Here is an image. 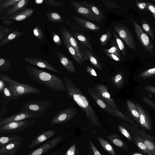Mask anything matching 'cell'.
Returning <instances> with one entry per match:
<instances>
[{
  "instance_id": "obj_7",
  "label": "cell",
  "mask_w": 155,
  "mask_h": 155,
  "mask_svg": "<svg viewBox=\"0 0 155 155\" xmlns=\"http://www.w3.org/2000/svg\"><path fill=\"white\" fill-rule=\"evenodd\" d=\"M70 3L74 8L77 13L87 19L98 23L102 21L103 20L98 17L90 9L80 2L72 0L70 2Z\"/></svg>"
},
{
  "instance_id": "obj_33",
  "label": "cell",
  "mask_w": 155,
  "mask_h": 155,
  "mask_svg": "<svg viewBox=\"0 0 155 155\" xmlns=\"http://www.w3.org/2000/svg\"><path fill=\"white\" fill-rule=\"evenodd\" d=\"M127 106L135 120L140 124V114L135 104L132 102L127 101L126 102Z\"/></svg>"
},
{
  "instance_id": "obj_46",
  "label": "cell",
  "mask_w": 155,
  "mask_h": 155,
  "mask_svg": "<svg viewBox=\"0 0 155 155\" xmlns=\"http://www.w3.org/2000/svg\"><path fill=\"white\" fill-rule=\"evenodd\" d=\"M64 155H77L75 143L73 144L68 149Z\"/></svg>"
},
{
  "instance_id": "obj_1",
  "label": "cell",
  "mask_w": 155,
  "mask_h": 155,
  "mask_svg": "<svg viewBox=\"0 0 155 155\" xmlns=\"http://www.w3.org/2000/svg\"><path fill=\"white\" fill-rule=\"evenodd\" d=\"M65 82L66 90L68 96L72 98L85 111L91 124L93 125L100 126L101 124L89 101L79 88L76 87L69 79L63 78Z\"/></svg>"
},
{
  "instance_id": "obj_39",
  "label": "cell",
  "mask_w": 155,
  "mask_h": 155,
  "mask_svg": "<svg viewBox=\"0 0 155 155\" xmlns=\"http://www.w3.org/2000/svg\"><path fill=\"white\" fill-rule=\"evenodd\" d=\"M112 36V32L110 30L107 31L101 37L100 39V44L102 47L105 46L110 39Z\"/></svg>"
},
{
  "instance_id": "obj_20",
  "label": "cell",
  "mask_w": 155,
  "mask_h": 155,
  "mask_svg": "<svg viewBox=\"0 0 155 155\" xmlns=\"http://www.w3.org/2000/svg\"><path fill=\"white\" fill-rule=\"evenodd\" d=\"M97 93L111 107L116 110H118L113 100L111 98L110 95L106 87L102 84H97L95 86Z\"/></svg>"
},
{
  "instance_id": "obj_4",
  "label": "cell",
  "mask_w": 155,
  "mask_h": 155,
  "mask_svg": "<svg viewBox=\"0 0 155 155\" xmlns=\"http://www.w3.org/2000/svg\"><path fill=\"white\" fill-rule=\"evenodd\" d=\"M33 119L11 122L0 126V134L14 133L22 132L34 124Z\"/></svg>"
},
{
  "instance_id": "obj_45",
  "label": "cell",
  "mask_w": 155,
  "mask_h": 155,
  "mask_svg": "<svg viewBox=\"0 0 155 155\" xmlns=\"http://www.w3.org/2000/svg\"><path fill=\"white\" fill-rule=\"evenodd\" d=\"M33 33L35 36L38 39L42 40L43 39V34L40 27H35L33 30Z\"/></svg>"
},
{
  "instance_id": "obj_41",
  "label": "cell",
  "mask_w": 155,
  "mask_h": 155,
  "mask_svg": "<svg viewBox=\"0 0 155 155\" xmlns=\"http://www.w3.org/2000/svg\"><path fill=\"white\" fill-rule=\"evenodd\" d=\"M20 0H1L0 2V9L1 10L13 6L19 2Z\"/></svg>"
},
{
  "instance_id": "obj_15",
  "label": "cell",
  "mask_w": 155,
  "mask_h": 155,
  "mask_svg": "<svg viewBox=\"0 0 155 155\" xmlns=\"http://www.w3.org/2000/svg\"><path fill=\"white\" fill-rule=\"evenodd\" d=\"M24 60L29 63L40 68H45L56 73H59V71L52 66L47 61L38 58H25Z\"/></svg>"
},
{
  "instance_id": "obj_23",
  "label": "cell",
  "mask_w": 155,
  "mask_h": 155,
  "mask_svg": "<svg viewBox=\"0 0 155 155\" xmlns=\"http://www.w3.org/2000/svg\"><path fill=\"white\" fill-rule=\"evenodd\" d=\"M72 34L74 38L81 44L92 51H93L92 45L90 41V39L87 35L82 32L75 31H72Z\"/></svg>"
},
{
  "instance_id": "obj_38",
  "label": "cell",
  "mask_w": 155,
  "mask_h": 155,
  "mask_svg": "<svg viewBox=\"0 0 155 155\" xmlns=\"http://www.w3.org/2000/svg\"><path fill=\"white\" fill-rule=\"evenodd\" d=\"M113 35L122 54L123 56H126L127 49L123 42L115 32H113Z\"/></svg>"
},
{
  "instance_id": "obj_26",
  "label": "cell",
  "mask_w": 155,
  "mask_h": 155,
  "mask_svg": "<svg viewBox=\"0 0 155 155\" xmlns=\"http://www.w3.org/2000/svg\"><path fill=\"white\" fill-rule=\"evenodd\" d=\"M29 1L20 0L12 6L6 13V15L15 14L18 11L24 9Z\"/></svg>"
},
{
  "instance_id": "obj_55",
  "label": "cell",
  "mask_w": 155,
  "mask_h": 155,
  "mask_svg": "<svg viewBox=\"0 0 155 155\" xmlns=\"http://www.w3.org/2000/svg\"><path fill=\"white\" fill-rule=\"evenodd\" d=\"M86 69L87 71L91 75L94 76H97V74L94 69L88 66H87Z\"/></svg>"
},
{
  "instance_id": "obj_3",
  "label": "cell",
  "mask_w": 155,
  "mask_h": 155,
  "mask_svg": "<svg viewBox=\"0 0 155 155\" xmlns=\"http://www.w3.org/2000/svg\"><path fill=\"white\" fill-rule=\"evenodd\" d=\"M0 79L3 80L12 88L14 94V100H17L19 98L26 95L41 93V92L38 89L27 84L17 82L8 75L1 73Z\"/></svg>"
},
{
  "instance_id": "obj_44",
  "label": "cell",
  "mask_w": 155,
  "mask_h": 155,
  "mask_svg": "<svg viewBox=\"0 0 155 155\" xmlns=\"http://www.w3.org/2000/svg\"><path fill=\"white\" fill-rule=\"evenodd\" d=\"M11 29L8 28L0 26V41H2L4 37H6L10 32Z\"/></svg>"
},
{
  "instance_id": "obj_56",
  "label": "cell",
  "mask_w": 155,
  "mask_h": 155,
  "mask_svg": "<svg viewBox=\"0 0 155 155\" xmlns=\"http://www.w3.org/2000/svg\"><path fill=\"white\" fill-rule=\"evenodd\" d=\"M7 107H6L5 106V103L4 104V106H2L1 105L0 107V118H2V116L5 113L7 110Z\"/></svg>"
},
{
  "instance_id": "obj_53",
  "label": "cell",
  "mask_w": 155,
  "mask_h": 155,
  "mask_svg": "<svg viewBox=\"0 0 155 155\" xmlns=\"http://www.w3.org/2000/svg\"><path fill=\"white\" fill-rule=\"evenodd\" d=\"M102 51L107 56L109 57L110 58L116 61H120V59L116 55L112 54L109 53L104 51Z\"/></svg>"
},
{
  "instance_id": "obj_13",
  "label": "cell",
  "mask_w": 155,
  "mask_h": 155,
  "mask_svg": "<svg viewBox=\"0 0 155 155\" xmlns=\"http://www.w3.org/2000/svg\"><path fill=\"white\" fill-rule=\"evenodd\" d=\"M72 110L68 108L57 113L49 122L51 126L61 124L70 120L72 117Z\"/></svg>"
},
{
  "instance_id": "obj_49",
  "label": "cell",
  "mask_w": 155,
  "mask_h": 155,
  "mask_svg": "<svg viewBox=\"0 0 155 155\" xmlns=\"http://www.w3.org/2000/svg\"><path fill=\"white\" fill-rule=\"evenodd\" d=\"M52 38L54 41L59 46H61L62 44L61 40L58 35L54 31H51Z\"/></svg>"
},
{
  "instance_id": "obj_35",
  "label": "cell",
  "mask_w": 155,
  "mask_h": 155,
  "mask_svg": "<svg viewBox=\"0 0 155 155\" xmlns=\"http://www.w3.org/2000/svg\"><path fill=\"white\" fill-rule=\"evenodd\" d=\"M5 85L2 92L3 98L5 103L11 101L14 99V95L13 90L8 84Z\"/></svg>"
},
{
  "instance_id": "obj_42",
  "label": "cell",
  "mask_w": 155,
  "mask_h": 155,
  "mask_svg": "<svg viewBox=\"0 0 155 155\" xmlns=\"http://www.w3.org/2000/svg\"><path fill=\"white\" fill-rule=\"evenodd\" d=\"M119 131L129 141L133 143L134 141L133 138L128 131L122 126L118 124L117 125Z\"/></svg>"
},
{
  "instance_id": "obj_30",
  "label": "cell",
  "mask_w": 155,
  "mask_h": 155,
  "mask_svg": "<svg viewBox=\"0 0 155 155\" xmlns=\"http://www.w3.org/2000/svg\"><path fill=\"white\" fill-rule=\"evenodd\" d=\"M24 32V31H19L18 30L12 31L0 42V45H3L12 40L17 38L22 35Z\"/></svg>"
},
{
  "instance_id": "obj_2",
  "label": "cell",
  "mask_w": 155,
  "mask_h": 155,
  "mask_svg": "<svg viewBox=\"0 0 155 155\" xmlns=\"http://www.w3.org/2000/svg\"><path fill=\"white\" fill-rule=\"evenodd\" d=\"M25 68L29 77L35 81L53 90L66 91L65 83L57 75L35 67L26 66Z\"/></svg>"
},
{
  "instance_id": "obj_63",
  "label": "cell",
  "mask_w": 155,
  "mask_h": 155,
  "mask_svg": "<svg viewBox=\"0 0 155 155\" xmlns=\"http://www.w3.org/2000/svg\"><path fill=\"white\" fill-rule=\"evenodd\" d=\"M2 155H7L6 154H3Z\"/></svg>"
},
{
  "instance_id": "obj_57",
  "label": "cell",
  "mask_w": 155,
  "mask_h": 155,
  "mask_svg": "<svg viewBox=\"0 0 155 155\" xmlns=\"http://www.w3.org/2000/svg\"><path fill=\"white\" fill-rule=\"evenodd\" d=\"M137 7L140 9H143L146 8L147 4L146 3L144 2L142 3H137L136 4Z\"/></svg>"
},
{
  "instance_id": "obj_18",
  "label": "cell",
  "mask_w": 155,
  "mask_h": 155,
  "mask_svg": "<svg viewBox=\"0 0 155 155\" xmlns=\"http://www.w3.org/2000/svg\"><path fill=\"white\" fill-rule=\"evenodd\" d=\"M56 130H50L44 131L37 135L28 147V148L34 147L52 137Z\"/></svg>"
},
{
  "instance_id": "obj_17",
  "label": "cell",
  "mask_w": 155,
  "mask_h": 155,
  "mask_svg": "<svg viewBox=\"0 0 155 155\" xmlns=\"http://www.w3.org/2000/svg\"><path fill=\"white\" fill-rule=\"evenodd\" d=\"M79 46L84 60H89L95 67L100 70H102L101 64L97 57L87 48H83L82 45Z\"/></svg>"
},
{
  "instance_id": "obj_47",
  "label": "cell",
  "mask_w": 155,
  "mask_h": 155,
  "mask_svg": "<svg viewBox=\"0 0 155 155\" xmlns=\"http://www.w3.org/2000/svg\"><path fill=\"white\" fill-rule=\"evenodd\" d=\"M89 143L91 149V155H102L93 143L90 140L89 141Z\"/></svg>"
},
{
  "instance_id": "obj_62",
  "label": "cell",
  "mask_w": 155,
  "mask_h": 155,
  "mask_svg": "<svg viewBox=\"0 0 155 155\" xmlns=\"http://www.w3.org/2000/svg\"><path fill=\"white\" fill-rule=\"evenodd\" d=\"M52 155H58V153H55Z\"/></svg>"
},
{
  "instance_id": "obj_29",
  "label": "cell",
  "mask_w": 155,
  "mask_h": 155,
  "mask_svg": "<svg viewBox=\"0 0 155 155\" xmlns=\"http://www.w3.org/2000/svg\"><path fill=\"white\" fill-rule=\"evenodd\" d=\"M90 9L94 14L102 20L105 18L104 14L100 9L92 2L88 3L87 2L83 1L80 2Z\"/></svg>"
},
{
  "instance_id": "obj_34",
  "label": "cell",
  "mask_w": 155,
  "mask_h": 155,
  "mask_svg": "<svg viewBox=\"0 0 155 155\" xmlns=\"http://www.w3.org/2000/svg\"><path fill=\"white\" fill-rule=\"evenodd\" d=\"M133 137L134 142L139 150L147 155H153L143 141L138 139L133 135Z\"/></svg>"
},
{
  "instance_id": "obj_16",
  "label": "cell",
  "mask_w": 155,
  "mask_h": 155,
  "mask_svg": "<svg viewBox=\"0 0 155 155\" xmlns=\"http://www.w3.org/2000/svg\"><path fill=\"white\" fill-rule=\"evenodd\" d=\"M73 18L75 22L85 30L86 32H96L101 28V26L87 20L75 16H73Z\"/></svg>"
},
{
  "instance_id": "obj_12",
  "label": "cell",
  "mask_w": 155,
  "mask_h": 155,
  "mask_svg": "<svg viewBox=\"0 0 155 155\" xmlns=\"http://www.w3.org/2000/svg\"><path fill=\"white\" fill-rule=\"evenodd\" d=\"M63 137L58 136L47 141L34 150L31 152L28 155H41L58 145L62 141Z\"/></svg>"
},
{
  "instance_id": "obj_24",
  "label": "cell",
  "mask_w": 155,
  "mask_h": 155,
  "mask_svg": "<svg viewBox=\"0 0 155 155\" xmlns=\"http://www.w3.org/2000/svg\"><path fill=\"white\" fill-rule=\"evenodd\" d=\"M57 55L59 61L69 72L71 73L75 72L74 64L71 60L59 52L57 53Z\"/></svg>"
},
{
  "instance_id": "obj_59",
  "label": "cell",
  "mask_w": 155,
  "mask_h": 155,
  "mask_svg": "<svg viewBox=\"0 0 155 155\" xmlns=\"http://www.w3.org/2000/svg\"><path fill=\"white\" fill-rule=\"evenodd\" d=\"M122 79V76L120 74H118L114 78V81L116 83H117L119 82Z\"/></svg>"
},
{
  "instance_id": "obj_36",
  "label": "cell",
  "mask_w": 155,
  "mask_h": 155,
  "mask_svg": "<svg viewBox=\"0 0 155 155\" xmlns=\"http://www.w3.org/2000/svg\"><path fill=\"white\" fill-rule=\"evenodd\" d=\"M46 16L48 20L51 22L55 23H63L64 22V19L58 13L50 12L46 14Z\"/></svg>"
},
{
  "instance_id": "obj_51",
  "label": "cell",
  "mask_w": 155,
  "mask_h": 155,
  "mask_svg": "<svg viewBox=\"0 0 155 155\" xmlns=\"http://www.w3.org/2000/svg\"><path fill=\"white\" fill-rule=\"evenodd\" d=\"M70 25L72 31H75L80 32H86V31L82 28L80 25L76 23H74L73 24H70Z\"/></svg>"
},
{
  "instance_id": "obj_10",
  "label": "cell",
  "mask_w": 155,
  "mask_h": 155,
  "mask_svg": "<svg viewBox=\"0 0 155 155\" xmlns=\"http://www.w3.org/2000/svg\"><path fill=\"white\" fill-rule=\"evenodd\" d=\"M38 117L35 115L22 110L15 114L0 118V126L11 122L20 121Z\"/></svg>"
},
{
  "instance_id": "obj_61",
  "label": "cell",
  "mask_w": 155,
  "mask_h": 155,
  "mask_svg": "<svg viewBox=\"0 0 155 155\" xmlns=\"http://www.w3.org/2000/svg\"><path fill=\"white\" fill-rule=\"evenodd\" d=\"M131 155H143V154L140 153H133L132 154H131Z\"/></svg>"
},
{
  "instance_id": "obj_32",
  "label": "cell",
  "mask_w": 155,
  "mask_h": 155,
  "mask_svg": "<svg viewBox=\"0 0 155 155\" xmlns=\"http://www.w3.org/2000/svg\"><path fill=\"white\" fill-rule=\"evenodd\" d=\"M111 47L109 49H104L102 51H104L107 53L114 54L120 59L121 58L120 51L117 45L115 40H110Z\"/></svg>"
},
{
  "instance_id": "obj_5",
  "label": "cell",
  "mask_w": 155,
  "mask_h": 155,
  "mask_svg": "<svg viewBox=\"0 0 155 155\" xmlns=\"http://www.w3.org/2000/svg\"><path fill=\"white\" fill-rule=\"evenodd\" d=\"M52 104L50 101H29L24 103L21 109L39 117Z\"/></svg>"
},
{
  "instance_id": "obj_21",
  "label": "cell",
  "mask_w": 155,
  "mask_h": 155,
  "mask_svg": "<svg viewBox=\"0 0 155 155\" xmlns=\"http://www.w3.org/2000/svg\"><path fill=\"white\" fill-rule=\"evenodd\" d=\"M21 141H14L0 147V155H13L21 147Z\"/></svg>"
},
{
  "instance_id": "obj_50",
  "label": "cell",
  "mask_w": 155,
  "mask_h": 155,
  "mask_svg": "<svg viewBox=\"0 0 155 155\" xmlns=\"http://www.w3.org/2000/svg\"><path fill=\"white\" fill-rule=\"evenodd\" d=\"M103 3L106 7L111 8H117L119 6L115 3L108 0H103Z\"/></svg>"
},
{
  "instance_id": "obj_6",
  "label": "cell",
  "mask_w": 155,
  "mask_h": 155,
  "mask_svg": "<svg viewBox=\"0 0 155 155\" xmlns=\"http://www.w3.org/2000/svg\"><path fill=\"white\" fill-rule=\"evenodd\" d=\"M87 91L93 98L101 108L104 109L111 115L118 117L124 120H128L129 118L127 117L124 115L118 110L114 109L96 93H95L89 88H87Z\"/></svg>"
},
{
  "instance_id": "obj_40",
  "label": "cell",
  "mask_w": 155,
  "mask_h": 155,
  "mask_svg": "<svg viewBox=\"0 0 155 155\" xmlns=\"http://www.w3.org/2000/svg\"><path fill=\"white\" fill-rule=\"evenodd\" d=\"M142 27L143 30L146 32L150 36L153 40H155V37L153 29L151 28L150 25L144 19L141 22Z\"/></svg>"
},
{
  "instance_id": "obj_19",
  "label": "cell",
  "mask_w": 155,
  "mask_h": 155,
  "mask_svg": "<svg viewBox=\"0 0 155 155\" xmlns=\"http://www.w3.org/2000/svg\"><path fill=\"white\" fill-rule=\"evenodd\" d=\"M135 105L140 114V126L145 129L151 130L152 129L151 121L147 113L138 103H136Z\"/></svg>"
},
{
  "instance_id": "obj_31",
  "label": "cell",
  "mask_w": 155,
  "mask_h": 155,
  "mask_svg": "<svg viewBox=\"0 0 155 155\" xmlns=\"http://www.w3.org/2000/svg\"><path fill=\"white\" fill-rule=\"evenodd\" d=\"M97 138L101 145L106 151L111 155H116L113 147L109 142L100 136H98Z\"/></svg>"
},
{
  "instance_id": "obj_64",
  "label": "cell",
  "mask_w": 155,
  "mask_h": 155,
  "mask_svg": "<svg viewBox=\"0 0 155 155\" xmlns=\"http://www.w3.org/2000/svg\"><path fill=\"white\" fill-rule=\"evenodd\" d=\"M154 102H155V100H154Z\"/></svg>"
},
{
  "instance_id": "obj_25",
  "label": "cell",
  "mask_w": 155,
  "mask_h": 155,
  "mask_svg": "<svg viewBox=\"0 0 155 155\" xmlns=\"http://www.w3.org/2000/svg\"><path fill=\"white\" fill-rule=\"evenodd\" d=\"M33 9L27 8L21 12H18L11 17L9 19L15 21H19L25 19L30 16L33 13Z\"/></svg>"
},
{
  "instance_id": "obj_60",
  "label": "cell",
  "mask_w": 155,
  "mask_h": 155,
  "mask_svg": "<svg viewBox=\"0 0 155 155\" xmlns=\"http://www.w3.org/2000/svg\"><path fill=\"white\" fill-rule=\"evenodd\" d=\"M44 2L43 0H36L35 1V2L37 4H41Z\"/></svg>"
},
{
  "instance_id": "obj_9",
  "label": "cell",
  "mask_w": 155,
  "mask_h": 155,
  "mask_svg": "<svg viewBox=\"0 0 155 155\" xmlns=\"http://www.w3.org/2000/svg\"><path fill=\"white\" fill-rule=\"evenodd\" d=\"M135 32L143 47L150 53L153 54V45L147 35L140 26L134 21H133Z\"/></svg>"
},
{
  "instance_id": "obj_8",
  "label": "cell",
  "mask_w": 155,
  "mask_h": 155,
  "mask_svg": "<svg viewBox=\"0 0 155 155\" xmlns=\"http://www.w3.org/2000/svg\"><path fill=\"white\" fill-rule=\"evenodd\" d=\"M114 28L117 35L131 49L135 50L136 46L132 34L125 26L120 24L114 25Z\"/></svg>"
},
{
  "instance_id": "obj_54",
  "label": "cell",
  "mask_w": 155,
  "mask_h": 155,
  "mask_svg": "<svg viewBox=\"0 0 155 155\" xmlns=\"http://www.w3.org/2000/svg\"><path fill=\"white\" fill-rule=\"evenodd\" d=\"M144 88L148 92L152 94H155V87L147 85L144 87Z\"/></svg>"
},
{
  "instance_id": "obj_28",
  "label": "cell",
  "mask_w": 155,
  "mask_h": 155,
  "mask_svg": "<svg viewBox=\"0 0 155 155\" xmlns=\"http://www.w3.org/2000/svg\"><path fill=\"white\" fill-rule=\"evenodd\" d=\"M62 38L64 45L72 57L78 64L81 65L83 62L78 55L75 49L65 38L62 37Z\"/></svg>"
},
{
  "instance_id": "obj_43",
  "label": "cell",
  "mask_w": 155,
  "mask_h": 155,
  "mask_svg": "<svg viewBox=\"0 0 155 155\" xmlns=\"http://www.w3.org/2000/svg\"><path fill=\"white\" fill-rule=\"evenodd\" d=\"M155 75V68L150 69L144 71L140 74L139 77L141 78H147Z\"/></svg>"
},
{
  "instance_id": "obj_37",
  "label": "cell",
  "mask_w": 155,
  "mask_h": 155,
  "mask_svg": "<svg viewBox=\"0 0 155 155\" xmlns=\"http://www.w3.org/2000/svg\"><path fill=\"white\" fill-rule=\"evenodd\" d=\"M11 67V63L8 59L0 57V71L7 72L10 70Z\"/></svg>"
},
{
  "instance_id": "obj_22",
  "label": "cell",
  "mask_w": 155,
  "mask_h": 155,
  "mask_svg": "<svg viewBox=\"0 0 155 155\" xmlns=\"http://www.w3.org/2000/svg\"><path fill=\"white\" fill-rule=\"evenodd\" d=\"M107 137L108 140L117 148L129 151V146L122 140L117 134L108 135Z\"/></svg>"
},
{
  "instance_id": "obj_27",
  "label": "cell",
  "mask_w": 155,
  "mask_h": 155,
  "mask_svg": "<svg viewBox=\"0 0 155 155\" xmlns=\"http://www.w3.org/2000/svg\"><path fill=\"white\" fill-rule=\"evenodd\" d=\"M23 138L16 134L0 135V147L14 141H22Z\"/></svg>"
},
{
  "instance_id": "obj_48",
  "label": "cell",
  "mask_w": 155,
  "mask_h": 155,
  "mask_svg": "<svg viewBox=\"0 0 155 155\" xmlns=\"http://www.w3.org/2000/svg\"><path fill=\"white\" fill-rule=\"evenodd\" d=\"M44 2L48 5L55 7L63 6L64 5L61 2L54 0H45Z\"/></svg>"
},
{
  "instance_id": "obj_14",
  "label": "cell",
  "mask_w": 155,
  "mask_h": 155,
  "mask_svg": "<svg viewBox=\"0 0 155 155\" xmlns=\"http://www.w3.org/2000/svg\"><path fill=\"white\" fill-rule=\"evenodd\" d=\"M61 37L65 38L70 45L75 49L78 55L83 62L84 60L79 45L72 34L64 26L59 27Z\"/></svg>"
},
{
  "instance_id": "obj_58",
  "label": "cell",
  "mask_w": 155,
  "mask_h": 155,
  "mask_svg": "<svg viewBox=\"0 0 155 155\" xmlns=\"http://www.w3.org/2000/svg\"><path fill=\"white\" fill-rule=\"evenodd\" d=\"M5 83L2 79H0V92H2L5 86Z\"/></svg>"
},
{
  "instance_id": "obj_52",
  "label": "cell",
  "mask_w": 155,
  "mask_h": 155,
  "mask_svg": "<svg viewBox=\"0 0 155 155\" xmlns=\"http://www.w3.org/2000/svg\"><path fill=\"white\" fill-rule=\"evenodd\" d=\"M146 4L147 9L152 13L153 16L155 18V5L147 2Z\"/></svg>"
},
{
  "instance_id": "obj_11",
  "label": "cell",
  "mask_w": 155,
  "mask_h": 155,
  "mask_svg": "<svg viewBox=\"0 0 155 155\" xmlns=\"http://www.w3.org/2000/svg\"><path fill=\"white\" fill-rule=\"evenodd\" d=\"M133 135L143 141L152 155H155V140L152 136L143 130H137Z\"/></svg>"
}]
</instances>
